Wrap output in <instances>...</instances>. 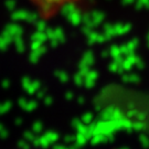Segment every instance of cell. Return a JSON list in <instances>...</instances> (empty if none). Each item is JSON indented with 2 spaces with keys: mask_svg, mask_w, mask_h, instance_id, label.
I'll use <instances>...</instances> for the list:
<instances>
[{
  "mask_svg": "<svg viewBox=\"0 0 149 149\" xmlns=\"http://www.w3.org/2000/svg\"><path fill=\"white\" fill-rule=\"evenodd\" d=\"M42 19L50 20L56 16L65 6L72 5L79 0H29Z\"/></svg>",
  "mask_w": 149,
  "mask_h": 149,
  "instance_id": "obj_1",
  "label": "cell"
}]
</instances>
